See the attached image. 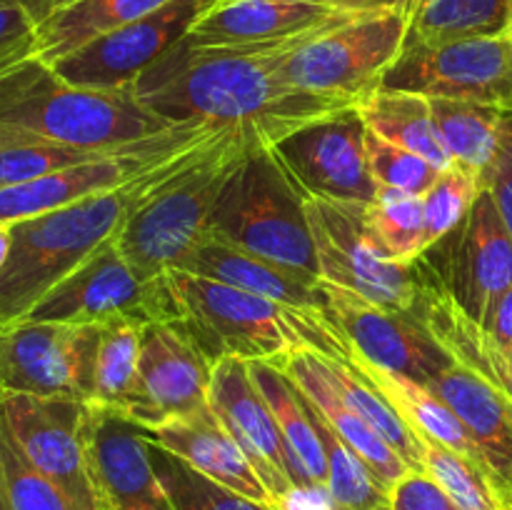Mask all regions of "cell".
<instances>
[{"instance_id":"34","label":"cell","mask_w":512,"mask_h":510,"mask_svg":"<svg viewBox=\"0 0 512 510\" xmlns=\"http://www.w3.org/2000/svg\"><path fill=\"white\" fill-rule=\"evenodd\" d=\"M300 393V390H298ZM303 398L328 460V493L333 498L335 510H390V490L375 478L373 470L340 440V435L323 420V415Z\"/></svg>"},{"instance_id":"43","label":"cell","mask_w":512,"mask_h":510,"mask_svg":"<svg viewBox=\"0 0 512 510\" xmlns=\"http://www.w3.org/2000/svg\"><path fill=\"white\" fill-rule=\"evenodd\" d=\"M483 185L493 195L512 235V105H505L503 115H500L498 150L493 155V163L485 168Z\"/></svg>"},{"instance_id":"7","label":"cell","mask_w":512,"mask_h":510,"mask_svg":"<svg viewBox=\"0 0 512 510\" xmlns=\"http://www.w3.org/2000/svg\"><path fill=\"white\" fill-rule=\"evenodd\" d=\"M310 235L318 258L320 283L360 295L380 308L418 313L420 300L435 280L415 263H395L373 238L365 218V205L305 198Z\"/></svg>"},{"instance_id":"49","label":"cell","mask_w":512,"mask_h":510,"mask_svg":"<svg viewBox=\"0 0 512 510\" xmlns=\"http://www.w3.org/2000/svg\"><path fill=\"white\" fill-rule=\"evenodd\" d=\"M8 245H10V228L8 225H0V268H3L5 255H8Z\"/></svg>"},{"instance_id":"5","label":"cell","mask_w":512,"mask_h":510,"mask_svg":"<svg viewBox=\"0 0 512 510\" xmlns=\"http://www.w3.org/2000/svg\"><path fill=\"white\" fill-rule=\"evenodd\" d=\"M253 150L265 148L243 130H225L130 215L118 233V245L138 278H160L208 238L210 215L225 183Z\"/></svg>"},{"instance_id":"31","label":"cell","mask_w":512,"mask_h":510,"mask_svg":"<svg viewBox=\"0 0 512 510\" xmlns=\"http://www.w3.org/2000/svg\"><path fill=\"white\" fill-rule=\"evenodd\" d=\"M428 100L435 128H438L453 163L485 173L498 150L500 115H503L505 105L453 98Z\"/></svg>"},{"instance_id":"36","label":"cell","mask_w":512,"mask_h":510,"mask_svg":"<svg viewBox=\"0 0 512 510\" xmlns=\"http://www.w3.org/2000/svg\"><path fill=\"white\" fill-rule=\"evenodd\" d=\"M368 228L383 253L395 263H415L425 255V200L423 195L398 188H378V195L365 205Z\"/></svg>"},{"instance_id":"3","label":"cell","mask_w":512,"mask_h":510,"mask_svg":"<svg viewBox=\"0 0 512 510\" xmlns=\"http://www.w3.org/2000/svg\"><path fill=\"white\" fill-rule=\"evenodd\" d=\"M163 278L175 300L178 325L210 363L238 358L275 365L295 350H313L338 360L353 355L325 315L288 308L263 295L183 270H165Z\"/></svg>"},{"instance_id":"24","label":"cell","mask_w":512,"mask_h":510,"mask_svg":"<svg viewBox=\"0 0 512 510\" xmlns=\"http://www.w3.org/2000/svg\"><path fill=\"white\" fill-rule=\"evenodd\" d=\"M275 368L283 370L285 378L310 400L315 410L323 415L325 423L340 435L345 445L368 465L375 473V478L393 490L405 475L410 473V465L400 458L393 450V445L370 428L338 393L333 385L325 378L323 368H320V353L313 350H295V353L285 355L275 363Z\"/></svg>"},{"instance_id":"41","label":"cell","mask_w":512,"mask_h":510,"mask_svg":"<svg viewBox=\"0 0 512 510\" xmlns=\"http://www.w3.org/2000/svg\"><path fill=\"white\" fill-rule=\"evenodd\" d=\"M365 153L378 188H398L405 193L425 195L443 173L425 158L380 138L373 130L365 133Z\"/></svg>"},{"instance_id":"47","label":"cell","mask_w":512,"mask_h":510,"mask_svg":"<svg viewBox=\"0 0 512 510\" xmlns=\"http://www.w3.org/2000/svg\"><path fill=\"white\" fill-rule=\"evenodd\" d=\"M430 0H348L345 8L358 10V13H378V10H390V13H400L405 18H413L423 5Z\"/></svg>"},{"instance_id":"18","label":"cell","mask_w":512,"mask_h":510,"mask_svg":"<svg viewBox=\"0 0 512 510\" xmlns=\"http://www.w3.org/2000/svg\"><path fill=\"white\" fill-rule=\"evenodd\" d=\"M83 445L90 478L103 510L170 505L150 460L143 430L118 410L85 403Z\"/></svg>"},{"instance_id":"6","label":"cell","mask_w":512,"mask_h":510,"mask_svg":"<svg viewBox=\"0 0 512 510\" xmlns=\"http://www.w3.org/2000/svg\"><path fill=\"white\" fill-rule=\"evenodd\" d=\"M208 235L320 280L305 198L273 150H253L235 168L210 215Z\"/></svg>"},{"instance_id":"52","label":"cell","mask_w":512,"mask_h":510,"mask_svg":"<svg viewBox=\"0 0 512 510\" xmlns=\"http://www.w3.org/2000/svg\"><path fill=\"white\" fill-rule=\"evenodd\" d=\"M218 3H228V0H218Z\"/></svg>"},{"instance_id":"20","label":"cell","mask_w":512,"mask_h":510,"mask_svg":"<svg viewBox=\"0 0 512 510\" xmlns=\"http://www.w3.org/2000/svg\"><path fill=\"white\" fill-rule=\"evenodd\" d=\"M445 288L478 323L490 303L512 288V235L485 188L460 225Z\"/></svg>"},{"instance_id":"22","label":"cell","mask_w":512,"mask_h":510,"mask_svg":"<svg viewBox=\"0 0 512 510\" xmlns=\"http://www.w3.org/2000/svg\"><path fill=\"white\" fill-rule=\"evenodd\" d=\"M143 438L173 453L175 458L188 463L198 473L208 475L215 483L225 485V488L235 490V493L245 495L255 503L273 508V498H270L268 488L258 478V473L253 470L250 460L245 458L240 445L233 440V435L215 418L210 405L190 415H183V418L168 420V423L143 430Z\"/></svg>"},{"instance_id":"46","label":"cell","mask_w":512,"mask_h":510,"mask_svg":"<svg viewBox=\"0 0 512 510\" xmlns=\"http://www.w3.org/2000/svg\"><path fill=\"white\" fill-rule=\"evenodd\" d=\"M275 510H335L328 488H298L275 503Z\"/></svg>"},{"instance_id":"48","label":"cell","mask_w":512,"mask_h":510,"mask_svg":"<svg viewBox=\"0 0 512 510\" xmlns=\"http://www.w3.org/2000/svg\"><path fill=\"white\" fill-rule=\"evenodd\" d=\"M10 3H18L23 5L25 10H28L30 18L35 20V23H45V20L50 18V15H55L58 10L68 8V5H73L75 0H10Z\"/></svg>"},{"instance_id":"27","label":"cell","mask_w":512,"mask_h":510,"mask_svg":"<svg viewBox=\"0 0 512 510\" xmlns=\"http://www.w3.org/2000/svg\"><path fill=\"white\" fill-rule=\"evenodd\" d=\"M248 373L278 423L290 465H293L295 485L298 488H328V460H325L323 440H320L318 428H315L298 388L273 363L255 360V363H248Z\"/></svg>"},{"instance_id":"1","label":"cell","mask_w":512,"mask_h":510,"mask_svg":"<svg viewBox=\"0 0 512 510\" xmlns=\"http://www.w3.org/2000/svg\"><path fill=\"white\" fill-rule=\"evenodd\" d=\"M290 50H200L180 40L130 93L165 123L238 128L270 150L318 120L355 108L285 83L280 65Z\"/></svg>"},{"instance_id":"40","label":"cell","mask_w":512,"mask_h":510,"mask_svg":"<svg viewBox=\"0 0 512 510\" xmlns=\"http://www.w3.org/2000/svg\"><path fill=\"white\" fill-rule=\"evenodd\" d=\"M483 173L468 165L453 163L438 175L433 188L423 195L425 200V233L423 250L428 253L433 245L448 238L455 228L465 223L475 198L483 193Z\"/></svg>"},{"instance_id":"28","label":"cell","mask_w":512,"mask_h":510,"mask_svg":"<svg viewBox=\"0 0 512 510\" xmlns=\"http://www.w3.org/2000/svg\"><path fill=\"white\" fill-rule=\"evenodd\" d=\"M355 108L365 128L378 133L380 138L420 155L438 170H448L453 165V158L435 128L430 100L425 95L378 88L365 95Z\"/></svg>"},{"instance_id":"44","label":"cell","mask_w":512,"mask_h":510,"mask_svg":"<svg viewBox=\"0 0 512 510\" xmlns=\"http://www.w3.org/2000/svg\"><path fill=\"white\" fill-rule=\"evenodd\" d=\"M390 510H460L450 495L423 470H410L390 490Z\"/></svg>"},{"instance_id":"30","label":"cell","mask_w":512,"mask_h":510,"mask_svg":"<svg viewBox=\"0 0 512 510\" xmlns=\"http://www.w3.org/2000/svg\"><path fill=\"white\" fill-rule=\"evenodd\" d=\"M512 0H430L408 23L405 45H445L508 33Z\"/></svg>"},{"instance_id":"9","label":"cell","mask_w":512,"mask_h":510,"mask_svg":"<svg viewBox=\"0 0 512 510\" xmlns=\"http://www.w3.org/2000/svg\"><path fill=\"white\" fill-rule=\"evenodd\" d=\"M115 318L140 325L178 323L175 300L163 275L155 280L138 278L120 250L118 235L105 240L68 278L60 280L25 320L100 325Z\"/></svg>"},{"instance_id":"10","label":"cell","mask_w":512,"mask_h":510,"mask_svg":"<svg viewBox=\"0 0 512 510\" xmlns=\"http://www.w3.org/2000/svg\"><path fill=\"white\" fill-rule=\"evenodd\" d=\"M215 5L218 0H173L135 23L90 40L50 68L78 88L130 90Z\"/></svg>"},{"instance_id":"13","label":"cell","mask_w":512,"mask_h":510,"mask_svg":"<svg viewBox=\"0 0 512 510\" xmlns=\"http://www.w3.org/2000/svg\"><path fill=\"white\" fill-rule=\"evenodd\" d=\"M365 128L358 108L318 120L270 148L303 198L370 205L378 183L365 153Z\"/></svg>"},{"instance_id":"2","label":"cell","mask_w":512,"mask_h":510,"mask_svg":"<svg viewBox=\"0 0 512 510\" xmlns=\"http://www.w3.org/2000/svg\"><path fill=\"white\" fill-rule=\"evenodd\" d=\"M230 130V128H225ZM220 130L218 135H223ZM218 135L180 150L165 163L135 175L128 183L78 200L65 208L10 223V245L0 268V330L28 318L30 310L68 278L90 253L118 235L130 215L190 158Z\"/></svg>"},{"instance_id":"21","label":"cell","mask_w":512,"mask_h":510,"mask_svg":"<svg viewBox=\"0 0 512 510\" xmlns=\"http://www.w3.org/2000/svg\"><path fill=\"white\" fill-rule=\"evenodd\" d=\"M428 388L463 420L478 443L495 490L512 508V398L455 360Z\"/></svg>"},{"instance_id":"50","label":"cell","mask_w":512,"mask_h":510,"mask_svg":"<svg viewBox=\"0 0 512 510\" xmlns=\"http://www.w3.org/2000/svg\"><path fill=\"white\" fill-rule=\"evenodd\" d=\"M508 45H510V83H512V15H510V25H508Z\"/></svg>"},{"instance_id":"39","label":"cell","mask_w":512,"mask_h":510,"mask_svg":"<svg viewBox=\"0 0 512 510\" xmlns=\"http://www.w3.org/2000/svg\"><path fill=\"white\" fill-rule=\"evenodd\" d=\"M0 510H75L68 495L45 478L0 420Z\"/></svg>"},{"instance_id":"16","label":"cell","mask_w":512,"mask_h":510,"mask_svg":"<svg viewBox=\"0 0 512 510\" xmlns=\"http://www.w3.org/2000/svg\"><path fill=\"white\" fill-rule=\"evenodd\" d=\"M320 285L328 298L325 318L343 335L350 350L368 363L403 373L423 385L433 383L443 370L453 365V358L435 343L415 313L380 308L335 285Z\"/></svg>"},{"instance_id":"45","label":"cell","mask_w":512,"mask_h":510,"mask_svg":"<svg viewBox=\"0 0 512 510\" xmlns=\"http://www.w3.org/2000/svg\"><path fill=\"white\" fill-rule=\"evenodd\" d=\"M480 325L485 328V333L495 340L498 345H503L508 353H512V288L505 290L503 295L490 303V308L485 310Z\"/></svg>"},{"instance_id":"51","label":"cell","mask_w":512,"mask_h":510,"mask_svg":"<svg viewBox=\"0 0 512 510\" xmlns=\"http://www.w3.org/2000/svg\"><path fill=\"white\" fill-rule=\"evenodd\" d=\"M330 3L340 5V8H345V5H348V0H330Z\"/></svg>"},{"instance_id":"29","label":"cell","mask_w":512,"mask_h":510,"mask_svg":"<svg viewBox=\"0 0 512 510\" xmlns=\"http://www.w3.org/2000/svg\"><path fill=\"white\" fill-rule=\"evenodd\" d=\"M173 0H75L38 25V58L53 65L90 40L135 23Z\"/></svg>"},{"instance_id":"15","label":"cell","mask_w":512,"mask_h":510,"mask_svg":"<svg viewBox=\"0 0 512 510\" xmlns=\"http://www.w3.org/2000/svg\"><path fill=\"white\" fill-rule=\"evenodd\" d=\"M355 15L330 0H228L210 8L183 43L200 50L298 48Z\"/></svg>"},{"instance_id":"11","label":"cell","mask_w":512,"mask_h":510,"mask_svg":"<svg viewBox=\"0 0 512 510\" xmlns=\"http://www.w3.org/2000/svg\"><path fill=\"white\" fill-rule=\"evenodd\" d=\"M100 325L25 323L0 330V393L90 403Z\"/></svg>"},{"instance_id":"53","label":"cell","mask_w":512,"mask_h":510,"mask_svg":"<svg viewBox=\"0 0 512 510\" xmlns=\"http://www.w3.org/2000/svg\"><path fill=\"white\" fill-rule=\"evenodd\" d=\"M510 510H512V508H510Z\"/></svg>"},{"instance_id":"12","label":"cell","mask_w":512,"mask_h":510,"mask_svg":"<svg viewBox=\"0 0 512 510\" xmlns=\"http://www.w3.org/2000/svg\"><path fill=\"white\" fill-rule=\"evenodd\" d=\"M83 415V400L0 393V420L20 453L68 495L75 510H103L85 458Z\"/></svg>"},{"instance_id":"19","label":"cell","mask_w":512,"mask_h":510,"mask_svg":"<svg viewBox=\"0 0 512 510\" xmlns=\"http://www.w3.org/2000/svg\"><path fill=\"white\" fill-rule=\"evenodd\" d=\"M208 405L225 425L245 458L273 498V508L283 495L295 488L293 465L285 450L283 435L270 413L268 403L255 388L248 363L238 358H220L213 363Z\"/></svg>"},{"instance_id":"42","label":"cell","mask_w":512,"mask_h":510,"mask_svg":"<svg viewBox=\"0 0 512 510\" xmlns=\"http://www.w3.org/2000/svg\"><path fill=\"white\" fill-rule=\"evenodd\" d=\"M38 55V23L28 10L0 0V75Z\"/></svg>"},{"instance_id":"4","label":"cell","mask_w":512,"mask_h":510,"mask_svg":"<svg viewBox=\"0 0 512 510\" xmlns=\"http://www.w3.org/2000/svg\"><path fill=\"white\" fill-rule=\"evenodd\" d=\"M0 128L53 143L108 150L173 128L130 90L70 85L35 55L0 75Z\"/></svg>"},{"instance_id":"8","label":"cell","mask_w":512,"mask_h":510,"mask_svg":"<svg viewBox=\"0 0 512 510\" xmlns=\"http://www.w3.org/2000/svg\"><path fill=\"white\" fill-rule=\"evenodd\" d=\"M408 23L405 15L390 10L358 13L290 50L280 73L295 88L358 105L383 85L388 68L403 53Z\"/></svg>"},{"instance_id":"33","label":"cell","mask_w":512,"mask_h":510,"mask_svg":"<svg viewBox=\"0 0 512 510\" xmlns=\"http://www.w3.org/2000/svg\"><path fill=\"white\" fill-rule=\"evenodd\" d=\"M320 368H323L325 378L333 385L335 393L365 420L373 430H378L395 453L410 465V470H423V448H420L418 438L413 430L400 420V415L380 398L378 390L348 363V360L325 358L320 355Z\"/></svg>"},{"instance_id":"38","label":"cell","mask_w":512,"mask_h":510,"mask_svg":"<svg viewBox=\"0 0 512 510\" xmlns=\"http://www.w3.org/2000/svg\"><path fill=\"white\" fill-rule=\"evenodd\" d=\"M423 448V473H428L460 510H510L483 468L445 448L438 440L415 435Z\"/></svg>"},{"instance_id":"37","label":"cell","mask_w":512,"mask_h":510,"mask_svg":"<svg viewBox=\"0 0 512 510\" xmlns=\"http://www.w3.org/2000/svg\"><path fill=\"white\" fill-rule=\"evenodd\" d=\"M148 448L155 473L173 510H275L215 483L208 475L198 473L158 445L148 443Z\"/></svg>"},{"instance_id":"17","label":"cell","mask_w":512,"mask_h":510,"mask_svg":"<svg viewBox=\"0 0 512 510\" xmlns=\"http://www.w3.org/2000/svg\"><path fill=\"white\" fill-rule=\"evenodd\" d=\"M213 363L178 323L143 328L138 385L120 415L148 430L208 405Z\"/></svg>"},{"instance_id":"26","label":"cell","mask_w":512,"mask_h":510,"mask_svg":"<svg viewBox=\"0 0 512 510\" xmlns=\"http://www.w3.org/2000/svg\"><path fill=\"white\" fill-rule=\"evenodd\" d=\"M415 315L455 363L512 398V353L495 343L483 325L460 308L445 283L433 285L423 295Z\"/></svg>"},{"instance_id":"14","label":"cell","mask_w":512,"mask_h":510,"mask_svg":"<svg viewBox=\"0 0 512 510\" xmlns=\"http://www.w3.org/2000/svg\"><path fill=\"white\" fill-rule=\"evenodd\" d=\"M380 88L408 90L425 98L512 105L508 35L445 45H403Z\"/></svg>"},{"instance_id":"25","label":"cell","mask_w":512,"mask_h":510,"mask_svg":"<svg viewBox=\"0 0 512 510\" xmlns=\"http://www.w3.org/2000/svg\"><path fill=\"white\" fill-rule=\"evenodd\" d=\"M348 363L353 365L375 390H378L380 398L400 415V420H403L415 435H425V438L430 440H438L445 448L455 450V453L473 460L478 468L485 470L478 443H475L473 435L468 433L463 420H460L458 413H455L440 395H435L428 385L418 383V380L408 378V375L403 373H395V370L368 363V360L360 358L358 353L350 355ZM485 475H488V470H485ZM490 483H493V480H490Z\"/></svg>"},{"instance_id":"23","label":"cell","mask_w":512,"mask_h":510,"mask_svg":"<svg viewBox=\"0 0 512 510\" xmlns=\"http://www.w3.org/2000/svg\"><path fill=\"white\" fill-rule=\"evenodd\" d=\"M170 270H183V273L200 275V278L218 280V283L263 295V298L295 310H310L318 315L328 313V298H325L320 280L295 273L273 260L245 253V250L233 248L210 235Z\"/></svg>"},{"instance_id":"32","label":"cell","mask_w":512,"mask_h":510,"mask_svg":"<svg viewBox=\"0 0 512 510\" xmlns=\"http://www.w3.org/2000/svg\"><path fill=\"white\" fill-rule=\"evenodd\" d=\"M145 325L128 318L100 323L93 355V388L90 403L123 413L138 385L140 338Z\"/></svg>"},{"instance_id":"35","label":"cell","mask_w":512,"mask_h":510,"mask_svg":"<svg viewBox=\"0 0 512 510\" xmlns=\"http://www.w3.org/2000/svg\"><path fill=\"white\" fill-rule=\"evenodd\" d=\"M120 148H75V145L53 143V140L23 133V130L0 128V188L28 183L40 175L58 173V170L75 168V165L93 163V160L115 155Z\"/></svg>"}]
</instances>
